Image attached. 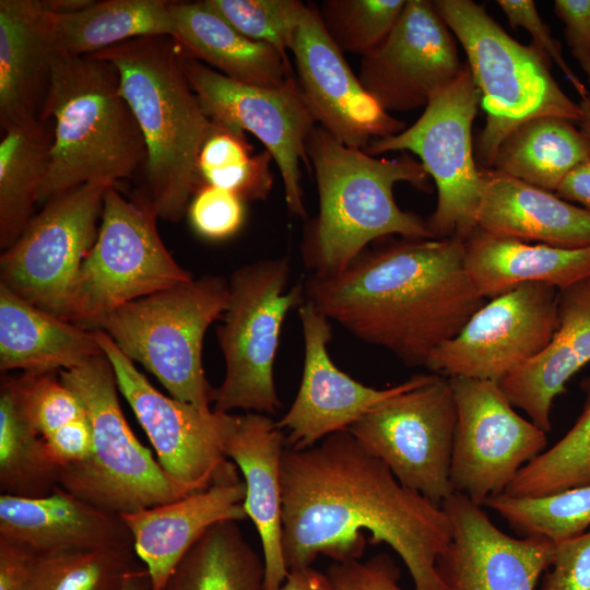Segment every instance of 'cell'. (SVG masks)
Here are the masks:
<instances>
[{
	"label": "cell",
	"mask_w": 590,
	"mask_h": 590,
	"mask_svg": "<svg viewBox=\"0 0 590 590\" xmlns=\"http://www.w3.org/2000/svg\"><path fill=\"white\" fill-rule=\"evenodd\" d=\"M434 7L467 55V63L486 113L475 160L491 169L504 139L523 122L554 116L575 123L579 104L559 87L548 69L550 59L533 44L515 40L472 0H436Z\"/></svg>",
	"instance_id": "cell-6"
},
{
	"label": "cell",
	"mask_w": 590,
	"mask_h": 590,
	"mask_svg": "<svg viewBox=\"0 0 590 590\" xmlns=\"http://www.w3.org/2000/svg\"><path fill=\"white\" fill-rule=\"evenodd\" d=\"M88 182L45 203L0 259V283L63 320L80 268L94 245L104 194Z\"/></svg>",
	"instance_id": "cell-13"
},
{
	"label": "cell",
	"mask_w": 590,
	"mask_h": 590,
	"mask_svg": "<svg viewBox=\"0 0 590 590\" xmlns=\"http://www.w3.org/2000/svg\"><path fill=\"white\" fill-rule=\"evenodd\" d=\"M554 13L564 25L573 57L590 83V0H555Z\"/></svg>",
	"instance_id": "cell-46"
},
{
	"label": "cell",
	"mask_w": 590,
	"mask_h": 590,
	"mask_svg": "<svg viewBox=\"0 0 590 590\" xmlns=\"http://www.w3.org/2000/svg\"><path fill=\"white\" fill-rule=\"evenodd\" d=\"M290 51L314 119L344 145L365 150L373 140L405 128L365 90L327 33L316 8L305 3Z\"/></svg>",
	"instance_id": "cell-19"
},
{
	"label": "cell",
	"mask_w": 590,
	"mask_h": 590,
	"mask_svg": "<svg viewBox=\"0 0 590 590\" xmlns=\"http://www.w3.org/2000/svg\"><path fill=\"white\" fill-rule=\"evenodd\" d=\"M286 257L264 259L237 269L228 281V303L217 340L225 376L216 388L215 411L274 414L281 408L273 367L282 324L305 300L304 285L286 290Z\"/></svg>",
	"instance_id": "cell-10"
},
{
	"label": "cell",
	"mask_w": 590,
	"mask_h": 590,
	"mask_svg": "<svg viewBox=\"0 0 590 590\" xmlns=\"http://www.w3.org/2000/svg\"><path fill=\"white\" fill-rule=\"evenodd\" d=\"M11 381L25 416L43 438L86 416L80 399L55 373H24Z\"/></svg>",
	"instance_id": "cell-41"
},
{
	"label": "cell",
	"mask_w": 590,
	"mask_h": 590,
	"mask_svg": "<svg viewBox=\"0 0 590 590\" xmlns=\"http://www.w3.org/2000/svg\"><path fill=\"white\" fill-rule=\"evenodd\" d=\"M304 338L300 386L288 411L278 421L286 430V447L309 448L327 436L347 430L373 408L410 388L417 375L386 389L365 386L332 362L330 320L308 299L298 307Z\"/></svg>",
	"instance_id": "cell-21"
},
{
	"label": "cell",
	"mask_w": 590,
	"mask_h": 590,
	"mask_svg": "<svg viewBox=\"0 0 590 590\" xmlns=\"http://www.w3.org/2000/svg\"><path fill=\"white\" fill-rule=\"evenodd\" d=\"M0 142V247L4 251L33 219L54 141L50 120L3 129Z\"/></svg>",
	"instance_id": "cell-33"
},
{
	"label": "cell",
	"mask_w": 590,
	"mask_h": 590,
	"mask_svg": "<svg viewBox=\"0 0 590 590\" xmlns=\"http://www.w3.org/2000/svg\"><path fill=\"white\" fill-rule=\"evenodd\" d=\"M58 375L84 406L94 447L90 460L62 469L61 487L117 515L191 494L164 471L131 430L118 400L114 368L104 352Z\"/></svg>",
	"instance_id": "cell-8"
},
{
	"label": "cell",
	"mask_w": 590,
	"mask_h": 590,
	"mask_svg": "<svg viewBox=\"0 0 590 590\" xmlns=\"http://www.w3.org/2000/svg\"><path fill=\"white\" fill-rule=\"evenodd\" d=\"M455 404L450 485L479 506L503 493L546 447V433L519 415L499 384L449 378Z\"/></svg>",
	"instance_id": "cell-15"
},
{
	"label": "cell",
	"mask_w": 590,
	"mask_h": 590,
	"mask_svg": "<svg viewBox=\"0 0 590 590\" xmlns=\"http://www.w3.org/2000/svg\"><path fill=\"white\" fill-rule=\"evenodd\" d=\"M455 428L450 380L432 373L417 375L414 385L373 408L349 430L404 487L441 506L452 494Z\"/></svg>",
	"instance_id": "cell-12"
},
{
	"label": "cell",
	"mask_w": 590,
	"mask_h": 590,
	"mask_svg": "<svg viewBox=\"0 0 590 590\" xmlns=\"http://www.w3.org/2000/svg\"><path fill=\"white\" fill-rule=\"evenodd\" d=\"M95 338L110 362L119 392L128 401L164 471L189 493L237 475L225 455L236 415L204 411L155 389L102 330Z\"/></svg>",
	"instance_id": "cell-14"
},
{
	"label": "cell",
	"mask_w": 590,
	"mask_h": 590,
	"mask_svg": "<svg viewBox=\"0 0 590 590\" xmlns=\"http://www.w3.org/2000/svg\"><path fill=\"white\" fill-rule=\"evenodd\" d=\"M44 440L62 469L86 462L94 450L87 415L63 425Z\"/></svg>",
	"instance_id": "cell-47"
},
{
	"label": "cell",
	"mask_w": 590,
	"mask_h": 590,
	"mask_svg": "<svg viewBox=\"0 0 590 590\" xmlns=\"http://www.w3.org/2000/svg\"><path fill=\"white\" fill-rule=\"evenodd\" d=\"M579 107L581 110V118L578 121L580 131L590 141V93L580 98Z\"/></svg>",
	"instance_id": "cell-52"
},
{
	"label": "cell",
	"mask_w": 590,
	"mask_h": 590,
	"mask_svg": "<svg viewBox=\"0 0 590 590\" xmlns=\"http://www.w3.org/2000/svg\"><path fill=\"white\" fill-rule=\"evenodd\" d=\"M481 174L479 228L562 248L590 246V212L586 209L495 169H481Z\"/></svg>",
	"instance_id": "cell-27"
},
{
	"label": "cell",
	"mask_w": 590,
	"mask_h": 590,
	"mask_svg": "<svg viewBox=\"0 0 590 590\" xmlns=\"http://www.w3.org/2000/svg\"><path fill=\"white\" fill-rule=\"evenodd\" d=\"M173 38L187 57L247 85L278 87L293 75L291 61L273 47L251 40L202 1H172Z\"/></svg>",
	"instance_id": "cell-30"
},
{
	"label": "cell",
	"mask_w": 590,
	"mask_h": 590,
	"mask_svg": "<svg viewBox=\"0 0 590 590\" xmlns=\"http://www.w3.org/2000/svg\"><path fill=\"white\" fill-rule=\"evenodd\" d=\"M54 120L38 203L88 182L116 185L144 170L148 148L108 60L55 50L40 120Z\"/></svg>",
	"instance_id": "cell-5"
},
{
	"label": "cell",
	"mask_w": 590,
	"mask_h": 590,
	"mask_svg": "<svg viewBox=\"0 0 590 590\" xmlns=\"http://www.w3.org/2000/svg\"><path fill=\"white\" fill-rule=\"evenodd\" d=\"M284 430L269 415H236L225 455L243 474L244 509L259 534L264 563L266 590H278L288 569L282 550V457Z\"/></svg>",
	"instance_id": "cell-23"
},
{
	"label": "cell",
	"mask_w": 590,
	"mask_h": 590,
	"mask_svg": "<svg viewBox=\"0 0 590 590\" xmlns=\"http://www.w3.org/2000/svg\"><path fill=\"white\" fill-rule=\"evenodd\" d=\"M589 160L590 141L575 122L545 116L510 132L497 149L491 169L556 191L576 166Z\"/></svg>",
	"instance_id": "cell-32"
},
{
	"label": "cell",
	"mask_w": 590,
	"mask_h": 590,
	"mask_svg": "<svg viewBox=\"0 0 590 590\" xmlns=\"http://www.w3.org/2000/svg\"><path fill=\"white\" fill-rule=\"evenodd\" d=\"M539 590H590V531L555 543L553 563Z\"/></svg>",
	"instance_id": "cell-45"
},
{
	"label": "cell",
	"mask_w": 590,
	"mask_h": 590,
	"mask_svg": "<svg viewBox=\"0 0 590 590\" xmlns=\"http://www.w3.org/2000/svg\"><path fill=\"white\" fill-rule=\"evenodd\" d=\"M484 506L496 511L523 536L554 543L585 533L590 526V484L541 497H488Z\"/></svg>",
	"instance_id": "cell-37"
},
{
	"label": "cell",
	"mask_w": 590,
	"mask_h": 590,
	"mask_svg": "<svg viewBox=\"0 0 590 590\" xmlns=\"http://www.w3.org/2000/svg\"><path fill=\"white\" fill-rule=\"evenodd\" d=\"M157 219L142 194L128 200L116 185L106 189L97 237L76 276L67 321L95 330L117 308L193 279L164 245Z\"/></svg>",
	"instance_id": "cell-9"
},
{
	"label": "cell",
	"mask_w": 590,
	"mask_h": 590,
	"mask_svg": "<svg viewBox=\"0 0 590 590\" xmlns=\"http://www.w3.org/2000/svg\"><path fill=\"white\" fill-rule=\"evenodd\" d=\"M0 539L38 555L133 546L120 515L101 509L61 486L42 497L1 494Z\"/></svg>",
	"instance_id": "cell-24"
},
{
	"label": "cell",
	"mask_w": 590,
	"mask_h": 590,
	"mask_svg": "<svg viewBox=\"0 0 590 590\" xmlns=\"http://www.w3.org/2000/svg\"><path fill=\"white\" fill-rule=\"evenodd\" d=\"M463 63L433 1L406 0L388 36L362 57L358 79L386 111H409L425 107Z\"/></svg>",
	"instance_id": "cell-18"
},
{
	"label": "cell",
	"mask_w": 590,
	"mask_h": 590,
	"mask_svg": "<svg viewBox=\"0 0 590 590\" xmlns=\"http://www.w3.org/2000/svg\"><path fill=\"white\" fill-rule=\"evenodd\" d=\"M480 103L481 94L464 62L412 126L375 139L364 150L373 156L394 151L418 156L437 188V205L427 221L435 238L464 241L477 227L483 181L473 151L472 125Z\"/></svg>",
	"instance_id": "cell-11"
},
{
	"label": "cell",
	"mask_w": 590,
	"mask_h": 590,
	"mask_svg": "<svg viewBox=\"0 0 590 590\" xmlns=\"http://www.w3.org/2000/svg\"><path fill=\"white\" fill-rule=\"evenodd\" d=\"M170 3L102 0L71 13L49 10L54 48L73 56H88L138 37L173 36Z\"/></svg>",
	"instance_id": "cell-31"
},
{
	"label": "cell",
	"mask_w": 590,
	"mask_h": 590,
	"mask_svg": "<svg viewBox=\"0 0 590 590\" xmlns=\"http://www.w3.org/2000/svg\"><path fill=\"white\" fill-rule=\"evenodd\" d=\"M556 194L590 212V160L576 166L559 184Z\"/></svg>",
	"instance_id": "cell-49"
},
{
	"label": "cell",
	"mask_w": 590,
	"mask_h": 590,
	"mask_svg": "<svg viewBox=\"0 0 590 590\" xmlns=\"http://www.w3.org/2000/svg\"><path fill=\"white\" fill-rule=\"evenodd\" d=\"M590 362V278L558 290V327L548 344L499 382L515 406L545 433L554 399Z\"/></svg>",
	"instance_id": "cell-25"
},
{
	"label": "cell",
	"mask_w": 590,
	"mask_h": 590,
	"mask_svg": "<svg viewBox=\"0 0 590 590\" xmlns=\"http://www.w3.org/2000/svg\"><path fill=\"white\" fill-rule=\"evenodd\" d=\"M186 214L199 236L223 240L241 228L246 216L245 201L231 191L203 184L192 197Z\"/></svg>",
	"instance_id": "cell-42"
},
{
	"label": "cell",
	"mask_w": 590,
	"mask_h": 590,
	"mask_svg": "<svg viewBox=\"0 0 590 590\" xmlns=\"http://www.w3.org/2000/svg\"><path fill=\"white\" fill-rule=\"evenodd\" d=\"M304 291L330 321L409 366H426L485 300L467 274L457 237L366 248L335 275H309Z\"/></svg>",
	"instance_id": "cell-2"
},
{
	"label": "cell",
	"mask_w": 590,
	"mask_h": 590,
	"mask_svg": "<svg viewBox=\"0 0 590 590\" xmlns=\"http://www.w3.org/2000/svg\"><path fill=\"white\" fill-rule=\"evenodd\" d=\"M581 386L586 402L576 423L548 450L526 464L503 494L541 497L590 484V377Z\"/></svg>",
	"instance_id": "cell-36"
},
{
	"label": "cell",
	"mask_w": 590,
	"mask_h": 590,
	"mask_svg": "<svg viewBox=\"0 0 590 590\" xmlns=\"http://www.w3.org/2000/svg\"><path fill=\"white\" fill-rule=\"evenodd\" d=\"M55 48L46 0H0V125L40 120Z\"/></svg>",
	"instance_id": "cell-26"
},
{
	"label": "cell",
	"mask_w": 590,
	"mask_h": 590,
	"mask_svg": "<svg viewBox=\"0 0 590 590\" xmlns=\"http://www.w3.org/2000/svg\"><path fill=\"white\" fill-rule=\"evenodd\" d=\"M62 467L25 416L11 377L0 386V491L19 497H42L60 486Z\"/></svg>",
	"instance_id": "cell-35"
},
{
	"label": "cell",
	"mask_w": 590,
	"mask_h": 590,
	"mask_svg": "<svg viewBox=\"0 0 590 590\" xmlns=\"http://www.w3.org/2000/svg\"><path fill=\"white\" fill-rule=\"evenodd\" d=\"M121 590H152L149 574L143 565L128 576Z\"/></svg>",
	"instance_id": "cell-51"
},
{
	"label": "cell",
	"mask_w": 590,
	"mask_h": 590,
	"mask_svg": "<svg viewBox=\"0 0 590 590\" xmlns=\"http://www.w3.org/2000/svg\"><path fill=\"white\" fill-rule=\"evenodd\" d=\"M282 550L290 570L318 555L361 559L369 533L402 559L414 590H442L436 560L451 540L441 508L404 487L351 433L331 434L282 457Z\"/></svg>",
	"instance_id": "cell-1"
},
{
	"label": "cell",
	"mask_w": 590,
	"mask_h": 590,
	"mask_svg": "<svg viewBox=\"0 0 590 590\" xmlns=\"http://www.w3.org/2000/svg\"><path fill=\"white\" fill-rule=\"evenodd\" d=\"M228 295V281L203 275L117 308L97 329L152 373L170 397L209 411L216 389L204 375L203 339L223 317Z\"/></svg>",
	"instance_id": "cell-7"
},
{
	"label": "cell",
	"mask_w": 590,
	"mask_h": 590,
	"mask_svg": "<svg viewBox=\"0 0 590 590\" xmlns=\"http://www.w3.org/2000/svg\"><path fill=\"white\" fill-rule=\"evenodd\" d=\"M213 524L180 560L164 590H266L264 563L238 523Z\"/></svg>",
	"instance_id": "cell-34"
},
{
	"label": "cell",
	"mask_w": 590,
	"mask_h": 590,
	"mask_svg": "<svg viewBox=\"0 0 590 590\" xmlns=\"http://www.w3.org/2000/svg\"><path fill=\"white\" fill-rule=\"evenodd\" d=\"M326 574L333 590H403L399 585L400 568L388 553L367 560L333 562Z\"/></svg>",
	"instance_id": "cell-43"
},
{
	"label": "cell",
	"mask_w": 590,
	"mask_h": 590,
	"mask_svg": "<svg viewBox=\"0 0 590 590\" xmlns=\"http://www.w3.org/2000/svg\"><path fill=\"white\" fill-rule=\"evenodd\" d=\"M307 156L319 206L304 229L299 250L312 275L342 272L373 241L390 235L435 238L427 221L401 210L393 197V187L401 181L430 190L422 163L406 152L377 158L344 145L317 126L307 141Z\"/></svg>",
	"instance_id": "cell-3"
},
{
	"label": "cell",
	"mask_w": 590,
	"mask_h": 590,
	"mask_svg": "<svg viewBox=\"0 0 590 590\" xmlns=\"http://www.w3.org/2000/svg\"><path fill=\"white\" fill-rule=\"evenodd\" d=\"M278 590H333L326 573L311 566L290 570Z\"/></svg>",
	"instance_id": "cell-50"
},
{
	"label": "cell",
	"mask_w": 590,
	"mask_h": 590,
	"mask_svg": "<svg viewBox=\"0 0 590 590\" xmlns=\"http://www.w3.org/2000/svg\"><path fill=\"white\" fill-rule=\"evenodd\" d=\"M185 70L214 122L238 133L248 131L261 141L278 165L288 212L306 220L299 164L303 161L310 169L307 141L318 125L296 76L278 87L247 85L187 56Z\"/></svg>",
	"instance_id": "cell-16"
},
{
	"label": "cell",
	"mask_w": 590,
	"mask_h": 590,
	"mask_svg": "<svg viewBox=\"0 0 590 590\" xmlns=\"http://www.w3.org/2000/svg\"><path fill=\"white\" fill-rule=\"evenodd\" d=\"M103 351L94 330L63 320L0 283V368L59 373Z\"/></svg>",
	"instance_id": "cell-29"
},
{
	"label": "cell",
	"mask_w": 590,
	"mask_h": 590,
	"mask_svg": "<svg viewBox=\"0 0 590 590\" xmlns=\"http://www.w3.org/2000/svg\"><path fill=\"white\" fill-rule=\"evenodd\" d=\"M511 28H524L532 37L533 45L554 61L570 82L580 98L588 95L585 84L566 62L560 43L552 35L550 27L541 19L532 0H497Z\"/></svg>",
	"instance_id": "cell-44"
},
{
	"label": "cell",
	"mask_w": 590,
	"mask_h": 590,
	"mask_svg": "<svg viewBox=\"0 0 590 590\" xmlns=\"http://www.w3.org/2000/svg\"><path fill=\"white\" fill-rule=\"evenodd\" d=\"M245 495V482L237 474L178 499L120 515L152 590H164L180 560L209 528L247 517Z\"/></svg>",
	"instance_id": "cell-22"
},
{
	"label": "cell",
	"mask_w": 590,
	"mask_h": 590,
	"mask_svg": "<svg viewBox=\"0 0 590 590\" xmlns=\"http://www.w3.org/2000/svg\"><path fill=\"white\" fill-rule=\"evenodd\" d=\"M406 0H326L318 10L339 49L362 57L378 47L398 21Z\"/></svg>",
	"instance_id": "cell-39"
},
{
	"label": "cell",
	"mask_w": 590,
	"mask_h": 590,
	"mask_svg": "<svg viewBox=\"0 0 590 590\" xmlns=\"http://www.w3.org/2000/svg\"><path fill=\"white\" fill-rule=\"evenodd\" d=\"M203 4L251 40L267 44L286 60L305 5L298 0H202Z\"/></svg>",
	"instance_id": "cell-40"
},
{
	"label": "cell",
	"mask_w": 590,
	"mask_h": 590,
	"mask_svg": "<svg viewBox=\"0 0 590 590\" xmlns=\"http://www.w3.org/2000/svg\"><path fill=\"white\" fill-rule=\"evenodd\" d=\"M557 327L558 288L523 284L484 303L425 367L446 378L499 384L542 352Z\"/></svg>",
	"instance_id": "cell-17"
},
{
	"label": "cell",
	"mask_w": 590,
	"mask_h": 590,
	"mask_svg": "<svg viewBox=\"0 0 590 590\" xmlns=\"http://www.w3.org/2000/svg\"><path fill=\"white\" fill-rule=\"evenodd\" d=\"M36 557L31 548L0 539V590H32Z\"/></svg>",
	"instance_id": "cell-48"
},
{
	"label": "cell",
	"mask_w": 590,
	"mask_h": 590,
	"mask_svg": "<svg viewBox=\"0 0 590 590\" xmlns=\"http://www.w3.org/2000/svg\"><path fill=\"white\" fill-rule=\"evenodd\" d=\"M139 566L133 546L37 554L32 590H121Z\"/></svg>",
	"instance_id": "cell-38"
},
{
	"label": "cell",
	"mask_w": 590,
	"mask_h": 590,
	"mask_svg": "<svg viewBox=\"0 0 590 590\" xmlns=\"http://www.w3.org/2000/svg\"><path fill=\"white\" fill-rule=\"evenodd\" d=\"M441 508L452 529L436 560L442 590H536L553 563L554 542L505 533L462 494L452 493Z\"/></svg>",
	"instance_id": "cell-20"
},
{
	"label": "cell",
	"mask_w": 590,
	"mask_h": 590,
	"mask_svg": "<svg viewBox=\"0 0 590 590\" xmlns=\"http://www.w3.org/2000/svg\"><path fill=\"white\" fill-rule=\"evenodd\" d=\"M463 264L484 299L528 283L562 290L590 278V246L562 248L532 244L476 227L463 241Z\"/></svg>",
	"instance_id": "cell-28"
},
{
	"label": "cell",
	"mask_w": 590,
	"mask_h": 590,
	"mask_svg": "<svg viewBox=\"0 0 590 590\" xmlns=\"http://www.w3.org/2000/svg\"><path fill=\"white\" fill-rule=\"evenodd\" d=\"M92 56L117 68L122 95L143 133L142 197L157 217L178 222L202 186L198 158L214 126L188 80L182 47L172 36H144Z\"/></svg>",
	"instance_id": "cell-4"
}]
</instances>
